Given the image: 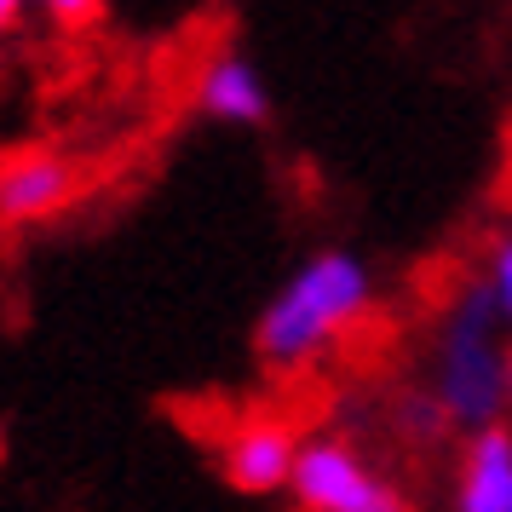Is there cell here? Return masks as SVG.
<instances>
[{
	"label": "cell",
	"mask_w": 512,
	"mask_h": 512,
	"mask_svg": "<svg viewBox=\"0 0 512 512\" xmlns=\"http://www.w3.org/2000/svg\"><path fill=\"white\" fill-rule=\"evenodd\" d=\"M507 512H512V507H507Z\"/></svg>",
	"instance_id": "cell-13"
},
{
	"label": "cell",
	"mask_w": 512,
	"mask_h": 512,
	"mask_svg": "<svg viewBox=\"0 0 512 512\" xmlns=\"http://www.w3.org/2000/svg\"><path fill=\"white\" fill-rule=\"evenodd\" d=\"M374 311V271L351 248H317L300 259L254 323V357L271 374H300Z\"/></svg>",
	"instance_id": "cell-1"
},
{
	"label": "cell",
	"mask_w": 512,
	"mask_h": 512,
	"mask_svg": "<svg viewBox=\"0 0 512 512\" xmlns=\"http://www.w3.org/2000/svg\"><path fill=\"white\" fill-rule=\"evenodd\" d=\"M24 12H29V0H0V41L18 29V18H24Z\"/></svg>",
	"instance_id": "cell-11"
},
{
	"label": "cell",
	"mask_w": 512,
	"mask_h": 512,
	"mask_svg": "<svg viewBox=\"0 0 512 512\" xmlns=\"http://www.w3.org/2000/svg\"><path fill=\"white\" fill-rule=\"evenodd\" d=\"M484 288H489V300H495V311H501V323L512 334V231H501L484 248Z\"/></svg>",
	"instance_id": "cell-9"
},
{
	"label": "cell",
	"mask_w": 512,
	"mask_h": 512,
	"mask_svg": "<svg viewBox=\"0 0 512 512\" xmlns=\"http://www.w3.org/2000/svg\"><path fill=\"white\" fill-rule=\"evenodd\" d=\"M300 443L305 438L288 420H242V426H231L219 438V472L242 495H282L294 484Z\"/></svg>",
	"instance_id": "cell-5"
},
{
	"label": "cell",
	"mask_w": 512,
	"mask_h": 512,
	"mask_svg": "<svg viewBox=\"0 0 512 512\" xmlns=\"http://www.w3.org/2000/svg\"><path fill=\"white\" fill-rule=\"evenodd\" d=\"M35 12H47L52 24H64V29H75V24H93L98 12H104V0H29Z\"/></svg>",
	"instance_id": "cell-10"
},
{
	"label": "cell",
	"mask_w": 512,
	"mask_h": 512,
	"mask_svg": "<svg viewBox=\"0 0 512 512\" xmlns=\"http://www.w3.org/2000/svg\"><path fill=\"white\" fill-rule=\"evenodd\" d=\"M392 426L403 432V443H432L443 438V432H455L449 426V415H443V403L432 392H403L392 403Z\"/></svg>",
	"instance_id": "cell-8"
},
{
	"label": "cell",
	"mask_w": 512,
	"mask_h": 512,
	"mask_svg": "<svg viewBox=\"0 0 512 512\" xmlns=\"http://www.w3.org/2000/svg\"><path fill=\"white\" fill-rule=\"evenodd\" d=\"M288 495L300 512H415L386 472H374L346 438H328V432L300 443Z\"/></svg>",
	"instance_id": "cell-3"
},
{
	"label": "cell",
	"mask_w": 512,
	"mask_h": 512,
	"mask_svg": "<svg viewBox=\"0 0 512 512\" xmlns=\"http://www.w3.org/2000/svg\"><path fill=\"white\" fill-rule=\"evenodd\" d=\"M87 190V167L47 150V144H29L0 156V225L6 231H29V225H47L58 213H70Z\"/></svg>",
	"instance_id": "cell-4"
},
{
	"label": "cell",
	"mask_w": 512,
	"mask_h": 512,
	"mask_svg": "<svg viewBox=\"0 0 512 512\" xmlns=\"http://www.w3.org/2000/svg\"><path fill=\"white\" fill-rule=\"evenodd\" d=\"M512 507V432L484 426L466 438L461 478H455V512H507Z\"/></svg>",
	"instance_id": "cell-7"
},
{
	"label": "cell",
	"mask_w": 512,
	"mask_h": 512,
	"mask_svg": "<svg viewBox=\"0 0 512 512\" xmlns=\"http://www.w3.org/2000/svg\"><path fill=\"white\" fill-rule=\"evenodd\" d=\"M507 346V323L489 300L484 277L455 288V300L438 311V328H432V386L426 392L438 397L449 426L466 438L484 426H501V415L512 409Z\"/></svg>",
	"instance_id": "cell-2"
},
{
	"label": "cell",
	"mask_w": 512,
	"mask_h": 512,
	"mask_svg": "<svg viewBox=\"0 0 512 512\" xmlns=\"http://www.w3.org/2000/svg\"><path fill=\"white\" fill-rule=\"evenodd\" d=\"M507 392H512V346H507Z\"/></svg>",
	"instance_id": "cell-12"
},
{
	"label": "cell",
	"mask_w": 512,
	"mask_h": 512,
	"mask_svg": "<svg viewBox=\"0 0 512 512\" xmlns=\"http://www.w3.org/2000/svg\"><path fill=\"white\" fill-rule=\"evenodd\" d=\"M190 104L219 127H265L271 121V87H265L259 64L242 47H219L202 58Z\"/></svg>",
	"instance_id": "cell-6"
}]
</instances>
